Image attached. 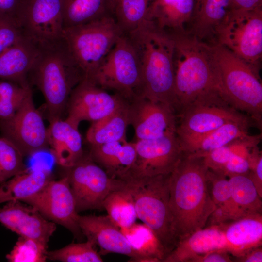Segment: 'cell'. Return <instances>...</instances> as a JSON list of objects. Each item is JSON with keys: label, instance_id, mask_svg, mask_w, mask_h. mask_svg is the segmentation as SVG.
Instances as JSON below:
<instances>
[{"label": "cell", "instance_id": "cell-1", "mask_svg": "<svg viewBox=\"0 0 262 262\" xmlns=\"http://www.w3.org/2000/svg\"><path fill=\"white\" fill-rule=\"evenodd\" d=\"M203 157L183 152L169 179V210L178 243L206 227L216 208L208 190Z\"/></svg>", "mask_w": 262, "mask_h": 262}, {"label": "cell", "instance_id": "cell-2", "mask_svg": "<svg viewBox=\"0 0 262 262\" xmlns=\"http://www.w3.org/2000/svg\"><path fill=\"white\" fill-rule=\"evenodd\" d=\"M125 33L132 42L140 62L141 84L138 97L166 104L177 115L172 38L147 20Z\"/></svg>", "mask_w": 262, "mask_h": 262}, {"label": "cell", "instance_id": "cell-3", "mask_svg": "<svg viewBox=\"0 0 262 262\" xmlns=\"http://www.w3.org/2000/svg\"><path fill=\"white\" fill-rule=\"evenodd\" d=\"M166 32L174 42L178 117L188 107L222 91L206 44L185 31Z\"/></svg>", "mask_w": 262, "mask_h": 262}, {"label": "cell", "instance_id": "cell-4", "mask_svg": "<svg viewBox=\"0 0 262 262\" xmlns=\"http://www.w3.org/2000/svg\"><path fill=\"white\" fill-rule=\"evenodd\" d=\"M223 95L230 105L246 113L259 128L262 121V84L259 70L224 47L206 43Z\"/></svg>", "mask_w": 262, "mask_h": 262}, {"label": "cell", "instance_id": "cell-5", "mask_svg": "<svg viewBox=\"0 0 262 262\" xmlns=\"http://www.w3.org/2000/svg\"><path fill=\"white\" fill-rule=\"evenodd\" d=\"M40 49L29 74L44 96L50 122L61 118L72 90L83 75L63 38Z\"/></svg>", "mask_w": 262, "mask_h": 262}, {"label": "cell", "instance_id": "cell-6", "mask_svg": "<svg viewBox=\"0 0 262 262\" xmlns=\"http://www.w3.org/2000/svg\"><path fill=\"white\" fill-rule=\"evenodd\" d=\"M170 175L122 180L133 197L137 218L152 230L166 256L177 246L169 210Z\"/></svg>", "mask_w": 262, "mask_h": 262}, {"label": "cell", "instance_id": "cell-7", "mask_svg": "<svg viewBox=\"0 0 262 262\" xmlns=\"http://www.w3.org/2000/svg\"><path fill=\"white\" fill-rule=\"evenodd\" d=\"M123 33L111 14L94 21L64 28L63 39L77 66L89 79Z\"/></svg>", "mask_w": 262, "mask_h": 262}, {"label": "cell", "instance_id": "cell-8", "mask_svg": "<svg viewBox=\"0 0 262 262\" xmlns=\"http://www.w3.org/2000/svg\"><path fill=\"white\" fill-rule=\"evenodd\" d=\"M141 72L137 51L128 35L123 33L95 72L87 79L104 89L115 91L129 102L139 95Z\"/></svg>", "mask_w": 262, "mask_h": 262}, {"label": "cell", "instance_id": "cell-9", "mask_svg": "<svg viewBox=\"0 0 262 262\" xmlns=\"http://www.w3.org/2000/svg\"><path fill=\"white\" fill-rule=\"evenodd\" d=\"M213 43L224 47L260 71L262 57V7L231 10L217 29Z\"/></svg>", "mask_w": 262, "mask_h": 262}, {"label": "cell", "instance_id": "cell-10", "mask_svg": "<svg viewBox=\"0 0 262 262\" xmlns=\"http://www.w3.org/2000/svg\"><path fill=\"white\" fill-rule=\"evenodd\" d=\"M15 18L24 37L39 48L62 39L63 0H22Z\"/></svg>", "mask_w": 262, "mask_h": 262}, {"label": "cell", "instance_id": "cell-11", "mask_svg": "<svg viewBox=\"0 0 262 262\" xmlns=\"http://www.w3.org/2000/svg\"><path fill=\"white\" fill-rule=\"evenodd\" d=\"M66 175L73 193L78 213L103 210V203L113 191L121 187L123 180L110 177L89 157H83L68 169Z\"/></svg>", "mask_w": 262, "mask_h": 262}, {"label": "cell", "instance_id": "cell-12", "mask_svg": "<svg viewBox=\"0 0 262 262\" xmlns=\"http://www.w3.org/2000/svg\"><path fill=\"white\" fill-rule=\"evenodd\" d=\"M178 117L176 135L180 142L193 139L230 122L257 125L248 115L232 107L224 98L193 105Z\"/></svg>", "mask_w": 262, "mask_h": 262}, {"label": "cell", "instance_id": "cell-13", "mask_svg": "<svg viewBox=\"0 0 262 262\" xmlns=\"http://www.w3.org/2000/svg\"><path fill=\"white\" fill-rule=\"evenodd\" d=\"M0 130L3 136L15 144L24 156L34 155L49 146L47 128L35 107L31 89L14 115L0 120Z\"/></svg>", "mask_w": 262, "mask_h": 262}, {"label": "cell", "instance_id": "cell-14", "mask_svg": "<svg viewBox=\"0 0 262 262\" xmlns=\"http://www.w3.org/2000/svg\"><path fill=\"white\" fill-rule=\"evenodd\" d=\"M23 202L34 207L43 216L69 230L78 239L83 235L78 224L74 197L68 178L52 180Z\"/></svg>", "mask_w": 262, "mask_h": 262}, {"label": "cell", "instance_id": "cell-15", "mask_svg": "<svg viewBox=\"0 0 262 262\" xmlns=\"http://www.w3.org/2000/svg\"><path fill=\"white\" fill-rule=\"evenodd\" d=\"M134 142L136 159L122 180L170 174L183 153L176 133L152 139L136 140Z\"/></svg>", "mask_w": 262, "mask_h": 262}, {"label": "cell", "instance_id": "cell-16", "mask_svg": "<svg viewBox=\"0 0 262 262\" xmlns=\"http://www.w3.org/2000/svg\"><path fill=\"white\" fill-rule=\"evenodd\" d=\"M127 102L118 94H111L91 81L83 78L70 95L66 120L78 128L82 121H98Z\"/></svg>", "mask_w": 262, "mask_h": 262}, {"label": "cell", "instance_id": "cell-17", "mask_svg": "<svg viewBox=\"0 0 262 262\" xmlns=\"http://www.w3.org/2000/svg\"><path fill=\"white\" fill-rule=\"evenodd\" d=\"M129 125L137 140L160 138L176 132L177 117L168 105L138 97L128 102Z\"/></svg>", "mask_w": 262, "mask_h": 262}, {"label": "cell", "instance_id": "cell-18", "mask_svg": "<svg viewBox=\"0 0 262 262\" xmlns=\"http://www.w3.org/2000/svg\"><path fill=\"white\" fill-rule=\"evenodd\" d=\"M0 223L19 236L48 244L56 229L55 223L34 207L20 201H11L0 207Z\"/></svg>", "mask_w": 262, "mask_h": 262}, {"label": "cell", "instance_id": "cell-19", "mask_svg": "<svg viewBox=\"0 0 262 262\" xmlns=\"http://www.w3.org/2000/svg\"><path fill=\"white\" fill-rule=\"evenodd\" d=\"M78 224L87 239L99 247L100 254H121L130 257V262H140V256L132 248L120 228L107 215H79Z\"/></svg>", "mask_w": 262, "mask_h": 262}, {"label": "cell", "instance_id": "cell-20", "mask_svg": "<svg viewBox=\"0 0 262 262\" xmlns=\"http://www.w3.org/2000/svg\"><path fill=\"white\" fill-rule=\"evenodd\" d=\"M193 2L185 31L201 42L213 43L217 29L231 10L230 0H193Z\"/></svg>", "mask_w": 262, "mask_h": 262}, {"label": "cell", "instance_id": "cell-21", "mask_svg": "<svg viewBox=\"0 0 262 262\" xmlns=\"http://www.w3.org/2000/svg\"><path fill=\"white\" fill-rule=\"evenodd\" d=\"M50 123L47 128L48 145L56 163L68 169L83 157L81 135L78 128L66 119Z\"/></svg>", "mask_w": 262, "mask_h": 262}, {"label": "cell", "instance_id": "cell-22", "mask_svg": "<svg viewBox=\"0 0 262 262\" xmlns=\"http://www.w3.org/2000/svg\"><path fill=\"white\" fill-rule=\"evenodd\" d=\"M220 249L227 251L222 225L209 226L180 240L163 262H191L197 256Z\"/></svg>", "mask_w": 262, "mask_h": 262}, {"label": "cell", "instance_id": "cell-23", "mask_svg": "<svg viewBox=\"0 0 262 262\" xmlns=\"http://www.w3.org/2000/svg\"><path fill=\"white\" fill-rule=\"evenodd\" d=\"M89 157L110 177L123 180L136 159L135 142L124 140L92 145Z\"/></svg>", "mask_w": 262, "mask_h": 262}, {"label": "cell", "instance_id": "cell-24", "mask_svg": "<svg viewBox=\"0 0 262 262\" xmlns=\"http://www.w3.org/2000/svg\"><path fill=\"white\" fill-rule=\"evenodd\" d=\"M221 225L227 251L231 256L240 257L262 246V214L246 216Z\"/></svg>", "mask_w": 262, "mask_h": 262}, {"label": "cell", "instance_id": "cell-25", "mask_svg": "<svg viewBox=\"0 0 262 262\" xmlns=\"http://www.w3.org/2000/svg\"><path fill=\"white\" fill-rule=\"evenodd\" d=\"M40 48L23 37L0 54V79L20 84L26 79L40 53Z\"/></svg>", "mask_w": 262, "mask_h": 262}, {"label": "cell", "instance_id": "cell-26", "mask_svg": "<svg viewBox=\"0 0 262 262\" xmlns=\"http://www.w3.org/2000/svg\"><path fill=\"white\" fill-rule=\"evenodd\" d=\"M193 6V0H153L146 20L165 32L185 31Z\"/></svg>", "mask_w": 262, "mask_h": 262}, {"label": "cell", "instance_id": "cell-27", "mask_svg": "<svg viewBox=\"0 0 262 262\" xmlns=\"http://www.w3.org/2000/svg\"><path fill=\"white\" fill-rule=\"evenodd\" d=\"M50 170L26 168L0 185V204L20 201L33 196L52 180Z\"/></svg>", "mask_w": 262, "mask_h": 262}, {"label": "cell", "instance_id": "cell-28", "mask_svg": "<svg viewBox=\"0 0 262 262\" xmlns=\"http://www.w3.org/2000/svg\"><path fill=\"white\" fill-rule=\"evenodd\" d=\"M250 127L236 122L228 123L199 137L179 142L183 152L203 157L213 150L248 135Z\"/></svg>", "mask_w": 262, "mask_h": 262}, {"label": "cell", "instance_id": "cell-29", "mask_svg": "<svg viewBox=\"0 0 262 262\" xmlns=\"http://www.w3.org/2000/svg\"><path fill=\"white\" fill-rule=\"evenodd\" d=\"M128 102L98 121L92 122L86 133L91 146L126 140L129 125Z\"/></svg>", "mask_w": 262, "mask_h": 262}, {"label": "cell", "instance_id": "cell-30", "mask_svg": "<svg viewBox=\"0 0 262 262\" xmlns=\"http://www.w3.org/2000/svg\"><path fill=\"white\" fill-rule=\"evenodd\" d=\"M120 229L140 256V262H163L166 253L155 234L147 225L135 222Z\"/></svg>", "mask_w": 262, "mask_h": 262}, {"label": "cell", "instance_id": "cell-31", "mask_svg": "<svg viewBox=\"0 0 262 262\" xmlns=\"http://www.w3.org/2000/svg\"><path fill=\"white\" fill-rule=\"evenodd\" d=\"M63 6L64 29L87 23L111 14L108 0H63Z\"/></svg>", "mask_w": 262, "mask_h": 262}, {"label": "cell", "instance_id": "cell-32", "mask_svg": "<svg viewBox=\"0 0 262 262\" xmlns=\"http://www.w3.org/2000/svg\"><path fill=\"white\" fill-rule=\"evenodd\" d=\"M231 199L243 217L262 214V197L247 175H235L228 177Z\"/></svg>", "mask_w": 262, "mask_h": 262}, {"label": "cell", "instance_id": "cell-33", "mask_svg": "<svg viewBox=\"0 0 262 262\" xmlns=\"http://www.w3.org/2000/svg\"><path fill=\"white\" fill-rule=\"evenodd\" d=\"M103 208L110 219L120 229L131 226L137 219L133 197L123 183L121 187L112 191L107 196Z\"/></svg>", "mask_w": 262, "mask_h": 262}, {"label": "cell", "instance_id": "cell-34", "mask_svg": "<svg viewBox=\"0 0 262 262\" xmlns=\"http://www.w3.org/2000/svg\"><path fill=\"white\" fill-rule=\"evenodd\" d=\"M153 0H119L112 12L123 33H128L146 21Z\"/></svg>", "mask_w": 262, "mask_h": 262}, {"label": "cell", "instance_id": "cell-35", "mask_svg": "<svg viewBox=\"0 0 262 262\" xmlns=\"http://www.w3.org/2000/svg\"><path fill=\"white\" fill-rule=\"evenodd\" d=\"M91 240L83 243H72L54 250L48 251L47 259L63 262H102L100 254Z\"/></svg>", "mask_w": 262, "mask_h": 262}, {"label": "cell", "instance_id": "cell-36", "mask_svg": "<svg viewBox=\"0 0 262 262\" xmlns=\"http://www.w3.org/2000/svg\"><path fill=\"white\" fill-rule=\"evenodd\" d=\"M23 155L11 140L0 137V185L27 168Z\"/></svg>", "mask_w": 262, "mask_h": 262}, {"label": "cell", "instance_id": "cell-37", "mask_svg": "<svg viewBox=\"0 0 262 262\" xmlns=\"http://www.w3.org/2000/svg\"><path fill=\"white\" fill-rule=\"evenodd\" d=\"M48 244L34 239L19 236L6 258L10 262H45L48 259Z\"/></svg>", "mask_w": 262, "mask_h": 262}, {"label": "cell", "instance_id": "cell-38", "mask_svg": "<svg viewBox=\"0 0 262 262\" xmlns=\"http://www.w3.org/2000/svg\"><path fill=\"white\" fill-rule=\"evenodd\" d=\"M207 180L209 194L216 208H236L231 199V187L227 177L208 169Z\"/></svg>", "mask_w": 262, "mask_h": 262}, {"label": "cell", "instance_id": "cell-39", "mask_svg": "<svg viewBox=\"0 0 262 262\" xmlns=\"http://www.w3.org/2000/svg\"><path fill=\"white\" fill-rule=\"evenodd\" d=\"M23 37L16 18L0 12V54Z\"/></svg>", "mask_w": 262, "mask_h": 262}, {"label": "cell", "instance_id": "cell-40", "mask_svg": "<svg viewBox=\"0 0 262 262\" xmlns=\"http://www.w3.org/2000/svg\"><path fill=\"white\" fill-rule=\"evenodd\" d=\"M249 164L248 176L262 197V155L258 146L253 147L247 159Z\"/></svg>", "mask_w": 262, "mask_h": 262}, {"label": "cell", "instance_id": "cell-41", "mask_svg": "<svg viewBox=\"0 0 262 262\" xmlns=\"http://www.w3.org/2000/svg\"><path fill=\"white\" fill-rule=\"evenodd\" d=\"M232 153L228 145L225 146L206 154L204 162L209 170L219 172L228 161Z\"/></svg>", "mask_w": 262, "mask_h": 262}, {"label": "cell", "instance_id": "cell-42", "mask_svg": "<svg viewBox=\"0 0 262 262\" xmlns=\"http://www.w3.org/2000/svg\"><path fill=\"white\" fill-rule=\"evenodd\" d=\"M249 172V164L247 159L233 153L222 169L217 173L227 177L235 175H247Z\"/></svg>", "mask_w": 262, "mask_h": 262}, {"label": "cell", "instance_id": "cell-43", "mask_svg": "<svg viewBox=\"0 0 262 262\" xmlns=\"http://www.w3.org/2000/svg\"><path fill=\"white\" fill-rule=\"evenodd\" d=\"M13 98L0 100V120H5L12 116L21 105L24 99L31 89Z\"/></svg>", "mask_w": 262, "mask_h": 262}, {"label": "cell", "instance_id": "cell-44", "mask_svg": "<svg viewBox=\"0 0 262 262\" xmlns=\"http://www.w3.org/2000/svg\"><path fill=\"white\" fill-rule=\"evenodd\" d=\"M230 255L226 250H216L197 256L191 262H230L233 261Z\"/></svg>", "mask_w": 262, "mask_h": 262}, {"label": "cell", "instance_id": "cell-45", "mask_svg": "<svg viewBox=\"0 0 262 262\" xmlns=\"http://www.w3.org/2000/svg\"><path fill=\"white\" fill-rule=\"evenodd\" d=\"M231 9L250 10L262 7V0H230Z\"/></svg>", "mask_w": 262, "mask_h": 262}, {"label": "cell", "instance_id": "cell-46", "mask_svg": "<svg viewBox=\"0 0 262 262\" xmlns=\"http://www.w3.org/2000/svg\"><path fill=\"white\" fill-rule=\"evenodd\" d=\"M22 0H0V12L8 15L15 18Z\"/></svg>", "mask_w": 262, "mask_h": 262}, {"label": "cell", "instance_id": "cell-47", "mask_svg": "<svg viewBox=\"0 0 262 262\" xmlns=\"http://www.w3.org/2000/svg\"><path fill=\"white\" fill-rule=\"evenodd\" d=\"M235 260L241 262H262V249L261 246L250 250L240 257H235Z\"/></svg>", "mask_w": 262, "mask_h": 262}, {"label": "cell", "instance_id": "cell-48", "mask_svg": "<svg viewBox=\"0 0 262 262\" xmlns=\"http://www.w3.org/2000/svg\"><path fill=\"white\" fill-rule=\"evenodd\" d=\"M118 0H108L109 9L111 14Z\"/></svg>", "mask_w": 262, "mask_h": 262}, {"label": "cell", "instance_id": "cell-49", "mask_svg": "<svg viewBox=\"0 0 262 262\" xmlns=\"http://www.w3.org/2000/svg\"><path fill=\"white\" fill-rule=\"evenodd\" d=\"M1 99V94H0V100Z\"/></svg>", "mask_w": 262, "mask_h": 262}]
</instances>
